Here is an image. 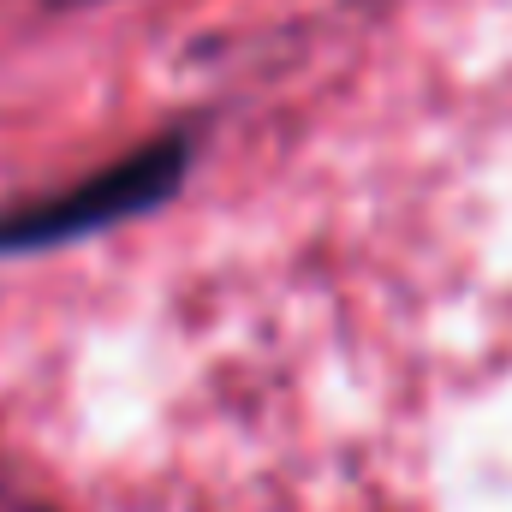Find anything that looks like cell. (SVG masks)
I'll use <instances>...</instances> for the list:
<instances>
[{"mask_svg": "<svg viewBox=\"0 0 512 512\" xmlns=\"http://www.w3.org/2000/svg\"><path fill=\"white\" fill-rule=\"evenodd\" d=\"M191 173V137L167 131L143 149L120 155L114 167L42 197V203H18L12 215H0V256H30V251H54L72 239H96L120 221H137L149 209H161Z\"/></svg>", "mask_w": 512, "mask_h": 512, "instance_id": "1", "label": "cell"}, {"mask_svg": "<svg viewBox=\"0 0 512 512\" xmlns=\"http://www.w3.org/2000/svg\"><path fill=\"white\" fill-rule=\"evenodd\" d=\"M48 6H78V0H48Z\"/></svg>", "mask_w": 512, "mask_h": 512, "instance_id": "2", "label": "cell"}]
</instances>
